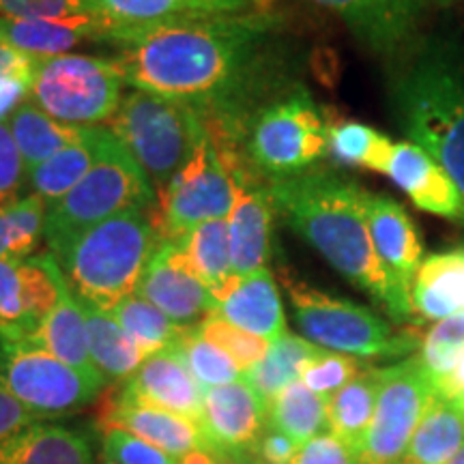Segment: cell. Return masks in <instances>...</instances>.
Listing matches in <instances>:
<instances>
[{
    "mask_svg": "<svg viewBox=\"0 0 464 464\" xmlns=\"http://www.w3.org/2000/svg\"><path fill=\"white\" fill-rule=\"evenodd\" d=\"M363 372V365L357 357L334 353L323 348L318 355L304 368L301 382L310 392L323 398H332L342 387H346L355 376Z\"/></svg>",
    "mask_w": 464,
    "mask_h": 464,
    "instance_id": "cell-42",
    "label": "cell"
},
{
    "mask_svg": "<svg viewBox=\"0 0 464 464\" xmlns=\"http://www.w3.org/2000/svg\"><path fill=\"white\" fill-rule=\"evenodd\" d=\"M277 17L263 9L194 17L116 39L125 84L191 106L218 142H241L276 89L269 37Z\"/></svg>",
    "mask_w": 464,
    "mask_h": 464,
    "instance_id": "cell-1",
    "label": "cell"
},
{
    "mask_svg": "<svg viewBox=\"0 0 464 464\" xmlns=\"http://www.w3.org/2000/svg\"><path fill=\"white\" fill-rule=\"evenodd\" d=\"M216 314L266 342H274L286 334L280 290L269 269L239 277L235 290L218 305Z\"/></svg>",
    "mask_w": 464,
    "mask_h": 464,
    "instance_id": "cell-22",
    "label": "cell"
},
{
    "mask_svg": "<svg viewBox=\"0 0 464 464\" xmlns=\"http://www.w3.org/2000/svg\"><path fill=\"white\" fill-rule=\"evenodd\" d=\"M235 188L222 155L207 136L196 149L194 158L172 179L160 196V211L153 224L158 226L161 241L179 239L202 222L228 218Z\"/></svg>",
    "mask_w": 464,
    "mask_h": 464,
    "instance_id": "cell-12",
    "label": "cell"
},
{
    "mask_svg": "<svg viewBox=\"0 0 464 464\" xmlns=\"http://www.w3.org/2000/svg\"><path fill=\"white\" fill-rule=\"evenodd\" d=\"M14 140L20 149L26 170L44 164L58 150L72 147V144L84 142L92 133V127L67 125L52 119L44 110H39L33 102L22 103L7 119Z\"/></svg>",
    "mask_w": 464,
    "mask_h": 464,
    "instance_id": "cell-29",
    "label": "cell"
},
{
    "mask_svg": "<svg viewBox=\"0 0 464 464\" xmlns=\"http://www.w3.org/2000/svg\"><path fill=\"white\" fill-rule=\"evenodd\" d=\"M31 340L52 353L56 359L80 370V372L89 374L92 379L106 381L91 359L89 334H86L82 307L75 299L73 290L69 288L65 276L61 277L56 307L50 312L48 318L42 323V327L37 329V334Z\"/></svg>",
    "mask_w": 464,
    "mask_h": 464,
    "instance_id": "cell-26",
    "label": "cell"
},
{
    "mask_svg": "<svg viewBox=\"0 0 464 464\" xmlns=\"http://www.w3.org/2000/svg\"><path fill=\"white\" fill-rule=\"evenodd\" d=\"M0 381L37 420L73 413L108 385L56 359L31 338L5 329H0Z\"/></svg>",
    "mask_w": 464,
    "mask_h": 464,
    "instance_id": "cell-10",
    "label": "cell"
},
{
    "mask_svg": "<svg viewBox=\"0 0 464 464\" xmlns=\"http://www.w3.org/2000/svg\"><path fill=\"white\" fill-rule=\"evenodd\" d=\"M232 460H235L237 464H265L263 460H258V458H249V456H246V454L235 456V458H232Z\"/></svg>",
    "mask_w": 464,
    "mask_h": 464,
    "instance_id": "cell-53",
    "label": "cell"
},
{
    "mask_svg": "<svg viewBox=\"0 0 464 464\" xmlns=\"http://www.w3.org/2000/svg\"><path fill=\"white\" fill-rule=\"evenodd\" d=\"M254 3H256V5H258V7H266V5H269V3H271V0H254Z\"/></svg>",
    "mask_w": 464,
    "mask_h": 464,
    "instance_id": "cell-56",
    "label": "cell"
},
{
    "mask_svg": "<svg viewBox=\"0 0 464 464\" xmlns=\"http://www.w3.org/2000/svg\"><path fill=\"white\" fill-rule=\"evenodd\" d=\"M31 84L33 80L28 78L0 80V121H7L22 106L24 97H31Z\"/></svg>",
    "mask_w": 464,
    "mask_h": 464,
    "instance_id": "cell-50",
    "label": "cell"
},
{
    "mask_svg": "<svg viewBox=\"0 0 464 464\" xmlns=\"http://www.w3.org/2000/svg\"><path fill=\"white\" fill-rule=\"evenodd\" d=\"M448 464H464V448H462L460 451H458V454H456L454 458H451V460H450Z\"/></svg>",
    "mask_w": 464,
    "mask_h": 464,
    "instance_id": "cell-55",
    "label": "cell"
},
{
    "mask_svg": "<svg viewBox=\"0 0 464 464\" xmlns=\"http://www.w3.org/2000/svg\"><path fill=\"white\" fill-rule=\"evenodd\" d=\"M0 14L15 20H63L91 11L86 0H0Z\"/></svg>",
    "mask_w": 464,
    "mask_h": 464,
    "instance_id": "cell-45",
    "label": "cell"
},
{
    "mask_svg": "<svg viewBox=\"0 0 464 464\" xmlns=\"http://www.w3.org/2000/svg\"><path fill=\"white\" fill-rule=\"evenodd\" d=\"M174 346L181 351L185 363H188L202 390L228 385V382L239 381L243 376L239 365L232 362L222 348L208 342L205 335H200L196 327H185Z\"/></svg>",
    "mask_w": 464,
    "mask_h": 464,
    "instance_id": "cell-39",
    "label": "cell"
},
{
    "mask_svg": "<svg viewBox=\"0 0 464 464\" xmlns=\"http://www.w3.org/2000/svg\"><path fill=\"white\" fill-rule=\"evenodd\" d=\"M385 174L417 208L464 224V198L460 189L439 166V161L421 147L409 140L393 142Z\"/></svg>",
    "mask_w": 464,
    "mask_h": 464,
    "instance_id": "cell-21",
    "label": "cell"
},
{
    "mask_svg": "<svg viewBox=\"0 0 464 464\" xmlns=\"http://www.w3.org/2000/svg\"><path fill=\"white\" fill-rule=\"evenodd\" d=\"M78 304L82 307L86 334H89V351L95 368L108 382L130 379L147 359L140 346L125 334V329L116 323L110 312L82 304L80 299Z\"/></svg>",
    "mask_w": 464,
    "mask_h": 464,
    "instance_id": "cell-31",
    "label": "cell"
},
{
    "mask_svg": "<svg viewBox=\"0 0 464 464\" xmlns=\"http://www.w3.org/2000/svg\"><path fill=\"white\" fill-rule=\"evenodd\" d=\"M381 368L363 370L346 387L329 398V432L346 443L353 451L362 448L365 432L372 423L376 398H379Z\"/></svg>",
    "mask_w": 464,
    "mask_h": 464,
    "instance_id": "cell-34",
    "label": "cell"
},
{
    "mask_svg": "<svg viewBox=\"0 0 464 464\" xmlns=\"http://www.w3.org/2000/svg\"><path fill=\"white\" fill-rule=\"evenodd\" d=\"M179 464H216L213 462V456L205 450H196L179 460Z\"/></svg>",
    "mask_w": 464,
    "mask_h": 464,
    "instance_id": "cell-52",
    "label": "cell"
},
{
    "mask_svg": "<svg viewBox=\"0 0 464 464\" xmlns=\"http://www.w3.org/2000/svg\"><path fill=\"white\" fill-rule=\"evenodd\" d=\"M464 353V314L437 321L421 342V363L432 385L448 376Z\"/></svg>",
    "mask_w": 464,
    "mask_h": 464,
    "instance_id": "cell-40",
    "label": "cell"
},
{
    "mask_svg": "<svg viewBox=\"0 0 464 464\" xmlns=\"http://www.w3.org/2000/svg\"><path fill=\"white\" fill-rule=\"evenodd\" d=\"M434 390L440 396L456 400V402H464V353L458 359V363L454 365V370L448 376L434 382Z\"/></svg>",
    "mask_w": 464,
    "mask_h": 464,
    "instance_id": "cell-51",
    "label": "cell"
},
{
    "mask_svg": "<svg viewBox=\"0 0 464 464\" xmlns=\"http://www.w3.org/2000/svg\"><path fill=\"white\" fill-rule=\"evenodd\" d=\"M102 464H108V462H106V460H102Z\"/></svg>",
    "mask_w": 464,
    "mask_h": 464,
    "instance_id": "cell-57",
    "label": "cell"
},
{
    "mask_svg": "<svg viewBox=\"0 0 464 464\" xmlns=\"http://www.w3.org/2000/svg\"><path fill=\"white\" fill-rule=\"evenodd\" d=\"M61 277L52 254L0 258V329L33 338L58 304Z\"/></svg>",
    "mask_w": 464,
    "mask_h": 464,
    "instance_id": "cell-14",
    "label": "cell"
},
{
    "mask_svg": "<svg viewBox=\"0 0 464 464\" xmlns=\"http://www.w3.org/2000/svg\"><path fill=\"white\" fill-rule=\"evenodd\" d=\"M332 9L357 42L379 56H398L417 39L426 0H314Z\"/></svg>",
    "mask_w": 464,
    "mask_h": 464,
    "instance_id": "cell-17",
    "label": "cell"
},
{
    "mask_svg": "<svg viewBox=\"0 0 464 464\" xmlns=\"http://www.w3.org/2000/svg\"><path fill=\"white\" fill-rule=\"evenodd\" d=\"M243 149L254 170L284 179L307 172L329 155V123L304 86H295L249 121Z\"/></svg>",
    "mask_w": 464,
    "mask_h": 464,
    "instance_id": "cell-7",
    "label": "cell"
},
{
    "mask_svg": "<svg viewBox=\"0 0 464 464\" xmlns=\"http://www.w3.org/2000/svg\"><path fill=\"white\" fill-rule=\"evenodd\" d=\"M108 428H123L177 460L196 450L207 451L198 423L155 406L125 402L119 398V402L112 404L108 413Z\"/></svg>",
    "mask_w": 464,
    "mask_h": 464,
    "instance_id": "cell-23",
    "label": "cell"
},
{
    "mask_svg": "<svg viewBox=\"0 0 464 464\" xmlns=\"http://www.w3.org/2000/svg\"><path fill=\"white\" fill-rule=\"evenodd\" d=\"M106 136L103 127H92V133L84 142L72 144V147L58 150L44 164L28 172L33 194L45 202V207H54L89 174L100 158L102 140Z\"/></svg>",
    "mask_w": 464,
    "mask_h": 464,
    "instance_id": "cell-32",
    "label": "cell"
},
{
    "mask_svg": "<svg viewBox=\"0 0 464 464\" xmlns=\"http://www.w3.org/2000/svg\"><path fill=\"white\" fill-rule=\"evenodd\" d=\"M155 196L147 172L106 130L95 166L65 198L48 208L44 237L52 247L121 213H147L155 207Z\"/></svg>",
    "mask_w": 464,
    "mask_h": 464,
    "instance_id": "cell-6",
    "label": "cell"
},
{
    "mask_svg": "<svg viewBox=\"0 0 464 464\" xmlns=\"http://www.w3.org/2000/svg\"><path fill=\"white\" fill-rule=\"evenodd\" d=\"M321 351V346L312 344L307 338L286 332L271 342L265 357L256 365L246 370L243 379L256 390L258 396L269 406V402L277 393L286 390L293 382L301 381L304 368Z\"/></svg>",
    "mask_w": 464,
    "mask_h": 464,
    "instance_id": "cell-33",
    "label": "cell"
},
{
    "mask_svg": "<svg viewBox=\"0 0 464 464\" xmlns=\"http://www.w3.org/2000/svg\"><path fill=\"white\" fill-rule=\"evenodd\" d=\"M428 5H437V7H450V5L462 3V0H426Z\"/></svg>",
    "mask_w": 464,
    "mask_h": 464,
    "instance_id": "cell-54",
    "label": "cell"
},
{
    "mask_svg": "<svg viewBox=\"0 0 464 464\" xmlns=\"http://www.w3.org/2000/svg\"><path fill=\"white\" fill-rule=\"evenodd\" d=\"M393 150V142L374 127L342 121L329 125V155L342 166L365 168L385 174Z\"/></svg>",
    "mask_w": 464,
    "mask_h": 464,
    "instance_id": "cell-36",
    "label": "cell"
},
{
    "mask_svg": "<svg viewBox=\"0 0 464 464\" xmlns=\"http://www.w3.org/2000/svg\"><path fill=\"white\" fill-rule=\"evenodd\" d=\"M365 216L374 249L400 293L411 297L413 280L423 263L420 232L406 208L390 196H365Z\"/></svg>",
    "mask_w": 464,
    "mask_h": 464,
    "instance_id": "cell-20",
    "label": "cell"
},
{
    "mask_svg": "<svg viewBox=\"0 0 464 464\" xmlns=\"http://www.w3.org/2000/svg\"><path fill=\"white\" fill-rule=\"evenodd\" d=\"M411 301L413 314L423 321L464 314V247L423 258L411 288Z\"/></svg>",
    "mask_w": 464,
    "mask_h": 464,
    "instance_id": "cell-25",
    "label": "cell"
},
{
    "mask_svg": "<svg viewBox=\"0 0 464 464\" xmlns=\"http://www.w3.org/2000/svg\"><path fill=\"white\" fill-rule=\"evenodd\" d=\"M91 39L108 42V28L92 15L63 17V20L0 17V42L39 58L61 56Z\"/></svg>",
    "mask_w": 464,
    "mask_h": 464,
    "instance_id": "cell-24",
    "label": "cell"
},
{
    "mask_svg": "<svg viewBox=\"0 0 464 464\" xmlns=\"http://www.w3.org/2000/svg\"><path fill=\"white\" fill-rule=\"evenodd\" d=\"M86 5L91 15L108 28L112 44L121 34L142 28L263 9L254 0H86Z\"/></svg>",
    "mask_w": 464,
    "mask_h": 464,
    "instance_id": "cell-19",
    "label": "cell"
},
{
    "mask_svg": "<svg viewBox=\"0 0 464 464\" xmlns=\"http://www.w3.org/2000/svg\"><path fill=\"white\" fill-rule=\"evenodd\" d=\"M0 464H95V458L80 432L34 421L0 443Z\"/></svg>",
    "mask_w": 464,
    "mask_h": 464,
    "instance_id": "cell-27",
    "label": "cell"
},
{
    "mask_svg": "<svg viewBox=\"0 0 464 464\" xmlns=\"http://www.w3.org/2000/svg\"><path fill=\"white\" fill-rule=\"evenodd\" d=\"M110 131L147 172L158 198L208 136L202 116L188 103L138 89L123 97Z\"/></svg>",
    "mask_w": 464,
    "mask_h": 464,
    "instance_id": "cell-5",
    "label": "cell"
},
{
    "mask_svg": "<svg viewBox=\"0 0 464 464\" xmlns=\"http://www.w3.org/2000/svg\"><path fill=\"white\" fill-rule=\"evenodd\" d=\"M26 177V164L14 140L9 123L0 121V211L22 200Z\"/></svg>",
    "mask_w": 464,
    "mask_h": 464,
    "instance_id": "cell-44",
    "label": "cell"
},
{
    "mask_svg": "<svg viewBox=\"0 0 464 464\" xmlns=\"http://www.w3.org/2000/svg\"><path fill=\"white\" fill-rule=\"evenodd\" d=\"M177 241L196 276L207 284L219 305L235 290L239 276L232 271L228 222L211 219L185 232Z\"/></svg>",
    "mask_w": 464,
    "mask_h": 464,
    "instance_id": "cell-28",
    "label": "cell"
},
{
    "mask_svg": "<svg viewBox=\"0 0 464 464\" xmlns=\"http://www.w3.org/2000/svg\"><path fill=\"white\" fill-rule=\"evenodd\" d=\"M216 147L228 168L232 188H235V200L226 218L232 271L239 277H246L266 269L271 252H274V218L277 211L269 188L254 183L252 172L243 164L237 147L222 142H216Z\"/></svg>",
    "mask_w": 464,
    "mask_h": 464,
    "instance_id": "cell-13",
    "label": "cell"
},
{
    "mask_svg": "<svg viewBox=\"0 0 464 464\" xmlns=\"http://www.w3.org/2000/svg\"><path fill=\"white\" fill-rule=\"evenodd\" d=\"M110 314L125 329V334L140 346L144 357H150L172 346L185 329L174 323L172 318H168L160 307L149 304L147 299L138 297V295L125 297Z\"/></svg>",
    "mask_w": 464,
    "mask_h": 464,
    "instance_id": "cell-37",
    "label": "cell"
},
{
    "mask_svg": "<svg viewBox=\"0 0 464 464\" xmlns=\"http://www.w3.org/2000/svg\"><path fill=\"white\" fill-rule=\"evenodd\" d=\"M434 393L437 390L420 357H406L381 368L379 398L372 423L357 451L359 464H402Z\"/></svg>",
    "mask_w": 464,
    "mask_h": 464,
    "instance_id": "cell-11",
    "label": "cell"
},
{
    "mask_svg": "<svg viewBox=\"0 0 464 464\" xmlns=\"http://www.w3.org/2000/svg\"><path fill=\"white\" fill-rule=\"evenodd\" d=\"M299 448L301 445L295 443L293 439L269 426L258 440L256 454L258 460H263L265 464H290L293 458L297 456Z\"/></svg>",
    "mask_w": 464,
    "mask_h": 464,
    "instance_id": "cell-48",
    "label": "cell"
},
{
    "mask_svg": "<svg viewBox=\"0 0 464 464\" xmlns=\"http://www.w3.org/2000/svg\"><path fill=\"white\" fill-rule=\"evenodd\" d=\"M161 243L147 213H121L75 232L50 247L63 276L82 304L112 312L136 293L138 282Z\"/></svg>",
    "mask_w": 464,
    "mask_h": 464,
    "instance_id": "cell-4",
    "label": "cell"
},
{
    "mask_svg": "<svg viewBox=\"0 0 464 464\" xmlns=\"http://www.w3.org/2000/svg\"><path fill=\"white\" fill-rule=\"evenodd\" d=\"M42 58L26 54L14 45L0 42V80L7 78H28L33 80Z\"/></svg>",
    "mask_w": 464,
    "mask_h": 464,
    "instance_id": "cell-49",
    "label": "cell"
},
{
    "mask_svg": "<svg viewBox=\"0 0 464 464\" xmlns=\"http://www.w3.org/2000/svg\"><path fill=\"white\" fill-rule=\"evenodd\" d=\"M284 286L295 321L312 344L357 359L404 357L420 344L413 334L393 332L390 323L368 307L334 297L290 276H284Z\"/></svg>",
    "mask_w": 464,
    "mask_h": 464,
    "instance_id": "cell-8",
    "label": "cell"
},
{
    "mask_svg": "<svg viewBox=\"0 0 464 464\" xmlns=\"http://www.w3.org/2000/svg\"><path fill=\"white\" fill-rule=\"evenodd\" d=\"M398 61L390 89L393 119L464 198V52L448 39L417 37Z\"/></svg>",
    "mask_w": 464,
    "mask_h": 464,
    "instance_id": "cell-3",
    "label": "cell"
},
{
    "mask_svg": "<svg viewBox=\"0 0 464 464\" xmlns=\"http://www.w3.org/2000/svg\"><path fill=\"white\" fill-rule=\"evenodd\" d=\"M102 460L108 464H179L177 458L123 428H108L103 434Z\"/></svg>",
    "mask_w": 464,
    "mask_h": 464,
    "instance_id": "cell-43",
    "label": "cell"
},
{
    "mask_svg": "<svg viewBox=\"0 0 464 464\" xmlns=\"http://www.w3.org/2000/svg\"><path fill=\"white\" fill-rule=\"evenodd\" d=\"M196 329H198L200 335H205L208 342H213V344L222 348L226 355L239 365L241 372H246L252 365H256L260 359L265 357V353L269 351L271 344V342L258 338V335H252L243 332L239 327H235V324L216 314V312L208 314L207 318H202V321L196 324Z\"/></svg>",
    "mask_w": 464,
    "mask_h": 464,
    "instance_id": "cell-41",
    "label": "cell"
},
{
    "mask_svg": "<svg viewBox=\"0 0 464 464\" xmlns=\"http://www.w3.org/2000/svg\"><path fill=\"white\" fill-rule=\"evenodd\" d=\"M133 295L160 307L181 327H196L218 310L211 290L191 271L179 243L170 239L160 243Z\"/></svg>",
    "mask_w": 464,
    "mask_h": 464,
    "instance_id": "cell-15",
    "label": "cell"
},
{
    "mask_svg": "<svg viewBox=\"0 0 464 464\" xmlns=\"http://www.w3.org/2000/svg\"><path fill=\"white\" fill-rule=\"evenodd\" d=\"M269 421V406L243 379L205 390L202 437L208 454L241 456L256 448Z\"/></svg>",
    "mask_w": 464,
    "mask_h": 464,
    "instance_id": "cell-16",
    "label": "cell"
},
{
    "mask_svg": "<svg viewBox=\"0 0 464 464\" xmlns=\"http://www.w3.org/2000/svg\"><path fill=\"white\" fill-rule=\"evenodd\" d=\"M464 448V409L434 393L411 439L402 464H448Z\"/></svg>",
    "mask_w": 464,
    "mask_h": 464,
    "instance_id": "cell-30",
    "label": "cell"
},
{
    "mask_svg": "<svg viewBox=\"0 0 464 464\" xmlns=\"http://www.w3.org/2000/svg\"><path fill=\"white\" fill-rule=\"evenodd\" d=\"M123 73L100 56L42 58L33 75L31 102L67 125L92 127L110 121L123 102Z\"/></svg>",
    "mask_w": 464,
    "mask_h": 464,
    "instance_id": "cell-9",
    "label": "cell"
},
{
    "mask_svg": "<svg viewBox=\"0 0 464 464\" xmlns=\"http://www.w3.org/2000/svg\"><path fill=\"white\" fill-rule=\"evenodd\" d=\"M39 421L24 404L17 400L14 393L7 390L3 381H0V443L14 437L20 430Z\"/></svg>",
    "mask_w": 464,
    "mask_h": 464,
    "instance_id": "cell-47",
    "label": "cell"
},
{
    "mask_svg": "<svg viewBox=\"0 0 464 464\" xmlns=\"http://www.w3.org/2000/svg\"><path fill=\"white\" fill-rule=\"evenodd\" d=\"M121 400L170 411L198 426L205 415V390L194 379L181 351L174 344L144 359L140 368L127 379Z\"/></svg>",
    "mask_w": 464,
    "mask_h": 464,
    "instance_id": "cell-18",
    "label": "cell"
},
{
    "mask_svg": "<svg viewBox=\"0 0 464 464\" xmlns=\"http://www.w3.org/2000/svg\"><path fill=\"white\" fill-rule=\"evenodd\" d=\"M45 216V202L34 194L0 211V258H28L42 241Z\"/></svg>",
    "mask_w": 464,
    "mask_h": 464,
    "instance_id": "cell-38",
    "label": "cell"
},
{
    "mask_svg": "<svg viewBox=\"0 0 464 464\" xmlns=\"http://www.w3.org/2000/svg\"><path fill=\"white\" fill-rule=\"evenodd\" d=\"M290 464H359V458L346 443L329 432L301 445Z\"/></svg>",
    "mask_w": 464,
    "mask_h": 464,
    "instance_id": "cell-46",
    "label": "cell"
},
{
    "mask_svg": "<svg viewBox=\"0 0 464 464\" xmlns=\"http://www.w3.org/2000/svg\"><path fill=\"white\" fill-rule=\"evenodd\" d=\"M276 211L348 282L370 295L393 321L413 318V301L400 293L376 254L365 216L368 191L334 170L312 168L266 183Z\"/></svg>",
    "mask_w": 464,
    "mask_h": 464,
    "instance_id": "cell-2",
    "label": "cell"
},
{
    "mask_svg": "<svg viewBox=\"0 0 464 464\" xmlns=\"http://www.w3.org/2000/svg\"><path fill=\"white\" fill-rule=\"evenodd\" d=\"M329 398L310 392L297 381L269 402V426L286 434L297 445L321 437L329 430Z\"/></svg>",
    "mask_w": 464,
    "mask_h": 464,
    "instance_id": "cell-35",
    "label": "cell"
},
{
    "mask_svg": "<svg viewBox=\"0 0 464 464\" xmlns=\"http://www.w3.org/2000/svg\"><path fill=\"white\" fill-rule=\"evenodd\" d=\"M460 404H462V409H464V402H460Z\"/></svg>",
    "mask_w": 464,
    "mask_h": 464,
    "instance_id": "cell-58",
    "label": "cell"
}]
</instances>
